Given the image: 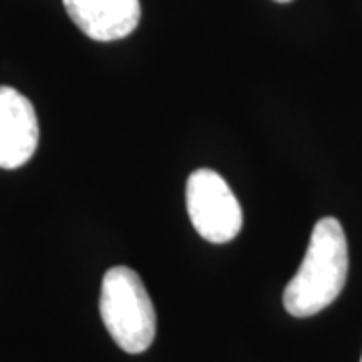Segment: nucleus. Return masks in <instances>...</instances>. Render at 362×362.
Here are the masks:
<instances>
[{"mask_svg":"<svg viewBox=\"0 0 362 362\" xmlns=\"http://www.w3.org/2000/svg\"><path fill=\"white\" fill-rule=\"evenodd\" d=\"M349 276V242L337 218L314 226L300 268L284 290V308L296 318H308L328 308L342 292Z\"/></svg>","mask_w":362,"mask_h":362,"instance_id":"1","label":"nucleus"},{"mask_svg":"<svg viewBox=\"0 0 362 362\" xmlns=\"http://www.w3.org/2000/svg\"><path fill=\"white\" fill-rule=\"evenodd\" d=\"M101 318L111 338L129 354H141L156 338L157 318L153 302L137 272L115 266L103 276Z\"/></svg>","mask_w":362,"mask_h":362,"instance_id":"2","label":"nucleus"},{"mask_svg":"<svg viewBox=\"0 0 362 362\" xmlns=\"http://www.w3.org/2000/svg\"><path fill=\"white\" fill-rule=\"evenodd\" d=\"M185 206L195 232L211 244H226L242 230L244 214L232 187L211 169H195L185 187Z\"/></svg>","mask_w":362,"mask_h":362,"instance_id":"3","label":"nucleus"},{"mask_svg":"<svg viewBox=\"0 0 362 362\" xmlns=\"http://www.w3.org/2000/svg\"><path fill=\"white\" fill-rule=\"evenodd\" d=\"M39 121L33 103L13 87H0V168L18 169L35 156Z\"/></svg>","mask_w":362,"mask_h":362,"instance_id":"4","label":"nucleus"},{"mask_svg":"<svg viewBox=\"0 0 362 362\" xmlns=\"http://www.w3.org/2000/svg\"><path fill=\"white\" fill-rule=\"evenodd\" d=\"M63 4L78 30L99 42L125 39L141 18L139 0H63Z\"/></svg>","mask_w":362,"mask_h":362,"instance_id":"5","label":"nucleus"},{"mask_svg":"<svg viewBox=\"0 0 362 362\" xmlns=\"http://www.w3.org/2000/svg\"><path fill=\"white\" fill-rule=\"evenodd\" d=\"M274 2H280V4H288V2H292V0H274Z\"/></svg>","mask_w":362,"mask_h":362,"instance_id":"6","label":"nucleus"},{"mask_svg":"<svg viewBox=\"0 0 362 362\" xmlns=\"http://www.w3.org/2000/svg\"><path fill=\"white\" fill-rule=\"evenodd\" d=\"M361 362H362V361H361Z\"/></svg>","mask_w":362,"mask_h":362,"instance_id":"7","label":"nucleus"}]
</instances>
